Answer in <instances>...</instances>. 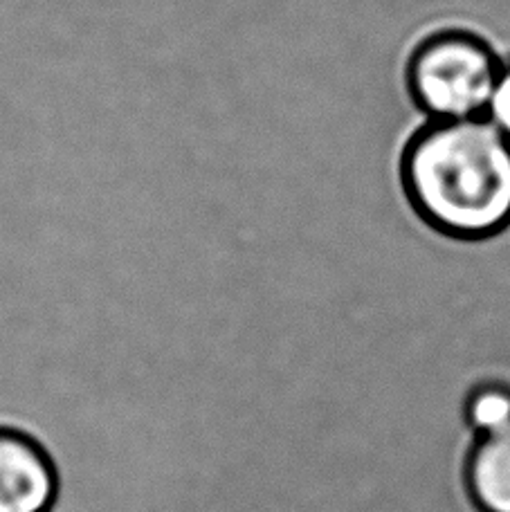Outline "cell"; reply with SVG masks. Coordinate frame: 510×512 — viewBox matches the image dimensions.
<instances>
[{"instance_id":"1","label":"cell","mask_w":510,"mask_h":512,"mask_svg":"<svg viewBox=\"0 0 510 512\" xmlns=\"http://www.w3.org/2000/svg\"><path fill=\"white\" fill-rule=\"evenodd\" d=\"M407 209L457 241L510 230V140L486 117L425 120L398 158Z\"/></svg>"},{"instance_id":"2","label":"cell","mask_w":510,"mask_h":512,"mask_svg":"<svg viewBox=\"0 0 510 512\" xmlns=\"http://www.w3.org/2000/svg\"><path fill=\"white\" fill-rule=\"evenodd\" d=\"M504 57L466 27L425 34L405 63V88L427 120L484 117Z\"/></svg>"},{"instance_id":"3","label":"cell","mask_w":510,"mask_h":512,"mask_svg":"<svg viewBox=\"0 0 510 512\" xmlns=\"http://www.w3.org/2000/svg\"><path fill=\"white\" fill-rule=\"evenodd\" d=\"M54 492L48 456L25 436L0 432V512H48Z\"/></svg>"},{"instance_id":"4","label":"cell","mask_w":510,"mask_h":512,"mask_svg":"<svg viewBox=\"0 0 510 512\" xmlns=\"http://www.w3.org/2000/svg\"><path fill=\"white\" fill-rule=\"evenodd\" d=\"M470 488L484 512H510V427L479 436L470 459Z\"/></svg>"},{"instance_id":"5","label":"cell","mask_w":510,"mask_h":512,"mask_svg":"<svg viewBox=\"0 0 510 512\" xmlns=\"http://www.w3.org/2000/svg\"><path fill=\"white\" fill-rule=\"evenodd\" d=\"M466 414L479 436L504 432L510 427V389L502 384H484L472 391Z\"/></svg>"},{"instance_id":"6","label":"cell","mask_w":510,"mask_h":512,"mask_svg":"<svg viewBox=\"0 0 510 512\" xmlns=\"http://www.w3.org/2000/svg\"><path fill=\"white\" fill-rule=\"evenodd\" d=\"M484 117L510 140V54L504 57Z\"/></svg>"}]
</instances>
